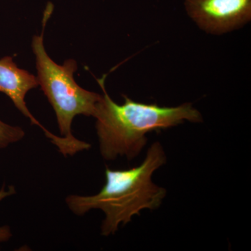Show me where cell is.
I'll list each match as a JSON object with an SVG mask.
<instances>
[{"mask_svg":"<svg viewBox=\"0 0 251 251\" xmlns=\"http://www.w3.org/2000/svg\"><path fill=\"white\" fill-rule=\"evenodd\" d=\"M166 154L159 142L149 148L139 166L128 170H105V184L94 196L71 195L66 199L69 209L77 216H83L92 209L105 214L101 234H115L120 225L125 226L133 216L145 209L155 210L166 198V188L152 181L153 173L166 164Z\"/></svg>","mask_w":251,"mask_h":251,"instance_id":"6da1fadb","label":"cell"},{"mask_svg":"<svg viewBox=\"0 0 251 251\" xmlns=\"http://www.w3.org/2000/svg\"><path fill=\"white\" fill-rule=\"evenodd\" d=\"M105 77L97 80L103 94L94 117L97 120L100 153L106 161L119 156L133 159L146 146L149 133L172 128L186 121L202 122L201 112L191 103L161 107L134 101L124 96L125 102L119 105L107 93Z\"/></svg>","mask_w":251,"mask_h":251,"instance_id":"7a4b0ae2","label":"cell"},{"mask_svg":"<svg viewBox=\"0 0 251 251\" xmlns=\"http://www.w3.org/2000/svg\"><path fill=\"white\" fill-rule=\"evenodd\" d=\"M52 11L53 6L49 3L44 11L41 34L34 36L31 42L37 69L36 77L55 112L61 136L89 150L90 144L77 139L72 134V122L77 115L94 117L102 95L86 90L77 85L74 78L77 65L74 59H67L62 65H59L46 52L44 31Z\"/></svg>","mask_w":251,"mask_h":251,"instance_id":"3957f363","label":"cell"},{"mask_svg":"<svg viewBox=\"0 0 251 251\" xmlns=\"http://www.w3.org/2000/svg\"><path fill=\"white\" fill-rule=\"evenodd\" d=\"M185 6L200 27L213 34L233 30L251 18V0H186Z\"/></svg>","mask_w":251,"mask_h":251,"instance_id":"277c9868","label":"cell"},{"mask_svg":"<svg viewBox=\"0 0 251 251\" xmlns=\"http://www.w3.org/2000/svg\"><path fill=\"white\" fill-rule=\"evenodd\" d=\"M38 86L37 77L27 71L18 67L12 57L6 56L0 59V92L6 94L12 100L16 108L24 116L29 119L32 125L40 127L44 130L46 138L57 146L60 143L61 137L54 135L43 126L33 116L26 105V94Z\"/></svg>","mask_w":251,"mask_h":251,"instance_id":"5b68a950","label":"cell"},{"mask_svg":"<svg viewBox=\"0 0 251 251\" xmlns=\"http://www.w3.org/2000/svg\"><path fill=\"white\" fill-rule=\"evenodd\" d=\"M25 135L21 127L8 125L0 120V150L18 143L24 138Z\"/></svg>","mask_w":251,"mask_h":251,"instance_id":"8992f818","label":"cell"},{"mask_svg":"<svg viewBox=\"0 0 251 251\" xmlns=\"http://www.w3.org/2000/svg\"><path fill=\"white\" fill-rule=\"evenodd\" d=\"M14 193V187H10L9 191H5L4 188L3 187L0 191V201ZM11 237H12V233H11V229L9 226H4L0 227V243L7 242Z\"/></svg>","mask_w":251,"mask_h":251,"instance_id":"52a82bcc","label":"cell"}]
</instances>
